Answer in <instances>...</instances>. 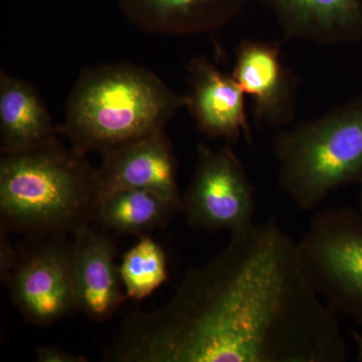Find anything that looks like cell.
<instances>
[{"instance_id": "obj_1", "label": "cell", "mask_w": 362, "mask_h": 362, "mask_svg": "<svg viewBox=\"0 0 362 362\" xmlns=\"http://www.w3.org/2000/svg\"><path fill=\"white\" fill-rule=\"evenodd\" d=\"M338 315L312 282L298 243L274 220L230 235L188 271L173 298L124 324L105 361L344 362Z\"/></svg>"}, {"instance_id": "obj_2", "label": "cell", "mask_w": 362, "mask_h": 362, "mask_svg": "<svg viewBox=\"0 0 362 362\" xmlns=\"http://www.w3.org/2000/svg\"><path fill=\"white\" fill-rule=\"evenodd\" d=\"M102 199L86 153L56 141L0 158L2 230L66 238L94 221Z\"/></svg>"}, {"instance_id": "obj_3", "label": "cell", "mask_w": 362, "mask_h": 362, "mask_svg": "<svg viewBox=\"0 0 362 362\" xmlns=\"http://www.w3.org/2000/svg\"><path fill=\"white\" fill-rule=\"evenodd\" d=\"M187 104L156 74L129 63L88 69L78 78L66 106L59 134L87 154L106 153L157 131Z\"/></svg>"}, {"instance_id": "obj_4", "label": "cell", "mask_w": 362, "mask_h": 362, "mask_svg": "<svg viewBox=\"0 0 362 362\" xmlns=\"http://www.w3.org/2000/svg\"><path fill=\"white\" fill-rule=\"evenodd\" d=\"M278 183L300 209L362 180V94L312 120L283 128L272 141Z\"/></svg>"}, {"instance_id": "obj_5", "label": "cell", "mask_w": 362, "mask_h": 362, "mask_svg": "<svg viewBox=\"0 0 362 362\" xmlns=\"http://www.w3.org/2000/svg\"><path fill=\"white\" fill-rule=\"evenodd\" d=\"M312 282L335 313L362 323V216L324 209L298 242Z\"/></svg>"}, {"instance_id": "obj_6", "label": "cell", "mask_w": 362, "mask_h": 362, "mask_svg": "<svg viewBox=\"0 0 362 362\" xmlns=\"http://www.w3.org/2000/svg\"><path fill=\"white\" fill-rule=\"evenodd\" d=\"M255 187L242 161L226 144L201 143L192 182L182 197V214L195 230L240 235L255 225Z\"/></svg>"}, {"instance_id": "obj_7", "label": "cell", "mask_w": 362, "mask_h": 362, "mask_svg": "<svg viewBox=\"0 0 362 362\" xmlns=\"http://www.w3.org/2000/svg\"><path fill=\"white\" fill-rule=\"evenodd\" d=\"M18 259L7 284L14 304L28 322L47 326L78 311L71 278V244L45 238Z\"/></svg>"}, {"instance_id": "obj_8", "label": "cell", "mask_w": 362, "mask_h": 362, "mask_svg": "<svg viewBox=\"0 0 362 362\" xmlns=\"http://www.w3.org/2000/svg\"><path fill=\"white\" fill-rule=\"evenodd\" d=\"M232 75L251 98L258 123L279 130L292 123L296 81L283 62L280 45L265 40H243L235 52Z\"/></svg>"}, {"instance_id": "obj_9", "label": "cell", "mask_w": 362, "mask_h": 362, "mask_svg": "<svg viewBox=\"0 0 362 362\" xmlns=\"http://www.w3.org/2000/svg\"><path fill=\"white\" fill-rule=\"evenodd\" d=\"M73 238L71 278L77 309L90 320L104 322L127 298L115 263V245L106 230L90 225Z\"/></svg>"}, {"instance_id": "obj_10", "label": "cell", "mask_w": 362, "mask_h": 362, "mask_svg": "<svg viewBox=\"0 0 362 362\" xmlns=\"http://www.w3.org/2000/svg\"><path fill=\"white\" fill-rule=\"evenodd\" d=\"M187 108L197 129L209 139H223L233 145L252 132L245 106L244 90L233 75H228L204 57H195L187 66Z\"/></svg>"}, {"instance_id": "obj_11", "label": "cell", "mask_w": 362, "mask_h": 362, "mask_svg": "<svg viewBox=\"0 0 362 362\" xmlns=\"http://www.w3.org/2000/svg\"><path fill=\"white\" fill-rule=\"evenodd\" d=\"M102 159L103 163L98 169L102 197L117 190L141 189L182 204L177 164L165 130L106 152Z\"/></svg>"}, {"instance_id": "obj_12", "label": "cell", "mask_w": 362, "mask_h": 362, "mask_svg": "<svg viewBox=\"0 0 362 362\" xmlns=\"http://www.w3.org/2000/svg\"><path fill=\"white\" fill-rule=\"evenodd\" d=\"M286 39L322 45L362 40V0H262Z\"/></svg>"}, {"instance_id": "obj_13", "label": "cell", "mask_w": 362, "mask_h": 362, "mask_svg": "<svg viewBox=\"0 0 362 362\" xmlns=\"http://www.w3.org/2000/svg\"><path fill=\"white\" fill-rule=\"evenodd\" d=\"M247 0H117L125 18L143 32L192 35L235 20Z\"/></svg>"}, {"instance_id": "obj_14", "label": "cell", "mask_w": 362, "mask_h": 362, "mask_svg": "<svg viewBox=\"0 0 362 362\" xmlns=\"http://www.w3.org/2000/svg\"><path fill=\"white\" fill-rule=\"evenodd\" d=\"M59 127L37 90L23 78L0 73V150L18 153L59 138Z\"/></svg>"}, {"instance_id": "obj_15", "label": "cell", "mask_w": 362, "mask_h": 362, "mask_svg": "<svg viewBox=\"0 0 362 362\" xmlns=\"http://www.w3.org/2000/svg\"><path fill=\"white\" fill-rule=\"evenodd\" d=\"M178 213H182V204L156 192L121 189L102 197L93 223L106 232L143 235L165 226Z\"/></svg>"}, {"instance_id": "obj_16", "label": "cell", "mask_w": 362, "mask_h": 362, "mask_svg": "<svg viewBox=\"0 0 362 362\" xmlns=\"http://www.w3.org/2000/svg\"><path fill=\"white\" fill-rule=\"evenodd\" d=\"M119 268L125 294L135 300L148 297L168 277L165 252L150 238H142L131 247Z\"/></svg>"}, {"instance_id": "obj_17", "label": "cell", "mask_w": 362, "mask_h": 362, "mask_svg": "<svg viewBox=\"0 0 362 362\" xmlns=\"http://www.w3.org/2000/svg\"><path fill=\"white\" fill-rule=\"evenodd\" d=\"M18 262V257L14 254L13 247L7 240L6 235L1 232V239H0V274H1L2 281L7 283L11 277V272Z\"/></svg>"}, {"instance_id": "obj_18", "label": "cell", "mask_w": 362, "mask_h": 362, "mask_svg": "<svg viewBox=\"0 0 362 362\" xmlns=\"http://www.w3.org/2000/svg\"><path fill=\"white\" fill-rule=\"evenodd\" d=\"M35 359L39 362H85L86 357L74 356L56 347H40L37 350Z\"/></svg>"}, {"instance_id": "obj_19", "label": "cell", "mask_w": 362, "mask_h": 362, "mask_svg": "<svg viewBox=\"0 0 362 362\" xmlns=\"http://www.w3.org/2000/svg\"><path fill=\"white\" fill-rule=\"evenodd\" d=\"M359 344V358L362 361V337L358 339Z\"/></svg>"}, {"instance_id": "obj_20", "label": "cell", "mask_w": 362, "mask_h": 362, "mask_svg": "<svg viewBox=\"0 0 362 362\" xmlns=\"http://www.w3.org/2000/svg\"><path fill=\"white\" fill-rule=\"evenodd\" d=\"M361 192H359V204H361V214L362 216V180L361 181Z\"/></svg>"}]
</instances>
